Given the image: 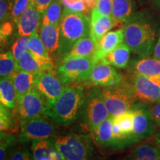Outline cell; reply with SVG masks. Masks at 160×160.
I'll use <instances>...</instances> for the list:
<instances>
[{
	"label": "cell",
	"instance_id": "obj_24",
	"mask_svg": "<svg viewBox=\"0 0 160 160\" xmlns=\"http://www.w3.org/2000/svg\"><path fill=\"white\" fill-rule=\"evenodd\" d=\"M131 51L128 46L122 42L106 55L100 62L109 64L118 68H125L128 64Z\"/></svg>",
	"mask_w": 160,
	"mask_h": 160
},
{
	"label": "cell",
	"instance_id": "obj_36",
	"mask_svg": "<svg viewBox=\"0 0 160 160\" xmlns=\"http://www.w3.org/2000/svg\"><path fill=\"white\" fill-rule=\"evenodd\" d=\"M9 108L0 105V129L1 132L8 130L12 125V117L9 112Z\"/></svg>",
	"mask_w": 160,
	"mask_h": 160
},
{
	"label": "cell",
	"instance_id": "obj_39",
	"mask_svg": "<svg viewBox=\"0 0 160 160\" xmlns=\"http://www.w3.org/2000/svg\"><path fill=\"white\" fill-rule=\"evenodd\" d=\"M15 24L13 22L6 21L5 22L1 23V31H0V35H1V45H5L7 42L8 39L11 37L13 31V25Z\"/></svg>",
	"mask_w": 160,
	"mask_h": 160
},
{
	"label": "cell",
	"instance_id": "obj_13",
	"mask_svg": "<svg viewBox=\"0 0 160 160\" xmlns=\"http://www.w3.org/2000/svg\"><path fill=\"white\" fill-rule=\"evenodd\" d=\"M91 84L100 87H112L123 83V76L117 70L103 62H98L89 77Z\"/></svg>",
	"mask_w": 160,
	"mask_h": 160
},
{
	"label": "cell",
	"instance_id": "obj_17",
	"mask_svg": "<svg viewBox=\"0 0 160 160\" xmlns=\"http://www.w3.org/2000/svg\"><path fill=\"white\" fill-rule=\"evenodd\" d=\"M42 13H41L32 5L26 11L20 18L18 22V33L19 36L30 37L35 32L38 31L39 26L41 25Z\"/></svg>",
	"mask_w": 160,
	"mask_h": 160
},
{
	"label": "cell",
	"instance_id": "obj_4",
	"mask_svg": "<svg viewBox=\"0 0 160 160\" xmlns=\"http://www.w3.org/2000/svg\"><path fill=\"white\" fill-rule=\"evenodd\" d=\"M55 149L67 160H93L95 151L88 136L68 133L51 140Z\"/></svg>",
	"mask_w": 160,
	"mask_h": 160
},
{
	"label": "cell",
	"instance_id": "obj_28",
	"mask_svg": "<svg viewBox=\"0 0 160 160\" xmlns=\"http://www.w3.org/2000/svg\"><path fill=\"white\" fill-rule=\"evenodd\" d=\"M62 0H53L42 15L41 25H59L62 16Z\"/></svg>",
	"mask_w": 160,
	"mask_h": 160
},
{
	"label": "cell",
	"instance_id": "obj_35",
	"mask_svg": "<svg viewBox=\"0 0 160 160\" xmlns=\"http://www.w3.org/2000/svg\"><path fill=\"white\" fill-rule=\"evenodd\" d=\"M14 142V137L12 136H5L3 132H1V146H0V160H8L10 146Z\"/></svg>",
	"mask_w": 160,
	"mask_h": 160
},
{
	"label": "cell",
	"instance_id": "obj_10",
	"mask_svg": "<svg viewBox=\"0 0 160 160\" xmlns=\"http://www.w3.org/2000/svg\"><path fill=\"white\" fill-rule=\"evenodd\" d=\"M34 88L45 97L49 107L55 102L66 87H64L57 73L52 69L35 73Z\"/></svg>",
	"mask_w": 160,
	"mask_h": 160
},
{
	"label": "cell",
	"instance_id": "obj_18",
	"mask_svg": "<svg viewBox=\"0 0 160 160\" xmlns=\"http://www.w3.org/2000/svg\"><path fill=\"white\" fill-rule=\"evenodd\" d=\"M124 38L125 33L123 28L106 33L98 44L97 49L93 55L97 62L101 61L106 55L113 51L120 44L124 42Z\"/></svg>",
	"mask_w": 160,
	"mask_h": 160
},
{
	"label": "cell",
	"instance_id": "obj_27",
	"mask_svg": "<svg viewBox=\"0 0 160 160\" xmlns=\"http://www.w3.org/2000/svg\"><path fill=\"white\" fill-rule=\"evenodd\" d=\"M113 119L119 125L122 133L125 138L126 145L131 143V137L133 133V110L126 112L123 114L114 116Z\"/></svg>",
	"mask_w": 160,
	"mask_h": 160
},
{
	"label": "cell",
	"instance_id": "obj_1",
	"mask_svg": "<svg viewBox=\"0 0 160 160\" xmlns=\"http://www.w3.org/2000/svg\"><path fill=\"white\" fill-rule=\"evenodd\" d=\"M124 42L139 57H149L156 45V31L153 24L143 14H135L124 25Z\"/></svg>",
	"mask_w": 160,
	"mask_h": 160
},
{
	"label": "cell",
	"instance_id": "obj_7",
	"mask_svg": "<svg viewBox=\"0 0 160 160\" xmlns=\"http://www.w3.org/2000/svg\"><path fill=\"white\" fill-rule=\"evenodd\" d=\"M104 101L110 115L119 116L133 110L137 98L131 85H121L101 88Z\"/></svg>",
	"mask_w": 160,
	"mask_h": 160
},
{
	"label": "cell",
	"instance_id": "obj_48",
	"mask_svg": "<svg viewBox=\"0 0 160 160\" xmlns=\"http://www.w3.org/2000/svg\"><path fill=\"white\" fill-rule=\"evenodd\" d=\"M139 1H143V0H139Z\"/></svg>",
	"mask_w": 160,
	"mask_h": 160
},
{
	"label": "cell",
	"instance_id": "obj_37",
	"mask_svg": "<svg viewBox=\"0 0 160 160\" xmlns=\"http://www.w3.org/2000/svg\"><path fill=\"white\" fill-rule=\"evenodd\" d=\"M62 2L66 8L71 9L74 11L81 12L84 14L88 13L85 2L83 0H62Z\"/></svg>",
	"mask_w": 160,
	"mask_h": 160
},
{
	"label": "cell",
	"instance_id": "obj_43",
	"mask_svg": "<svg viewBox=\"0 0 160 160\" xmlns=\"http://www.w3.org/2000/svg\"><path fill=\"white\" fill-rule=\"evenodd\" d=\"M153 53V57L159 59L160 61V29L159 31V33H158V39L157 40V42H156V45Z\"/></svg>",
	"mask_w": 160,
	"mask_h": 160
},
{
	"label": "cell",
	"instance_id": "obj_2",
	"mask_svg": "<svg viewBox=\"0 0 160 160\" xmlns=\"http://www.w3.org/2000/svg\"><path fill=\"white\" fill-rule=\"evenodd\" d=\"M85 93L79 87H66L55 102L48 108L47 116L59 125H68L80 115Z\"/></svg>",
	"mask_w": 160,
	"mask_h": 160
},
{
	"label": "cell",
	"instance_id": "obj_38",
	"mask_svg": "<svg viewBox=\"0 0 160 160\" xmlns=\"http://www.w3.org/2000/svg\"><path fill=\"white\" fill-rule=\"evenodd\" d=\"M95 8L100 14L112 17L113 0H97Z\"/></svg>",
	"mask_w": 160,
	"mask_h": 160
},
{
	"label": "cell",
	"instance_id": "obj_20",
	"mask_svg": "<svg viewBox=\"0 0 160 160\" xmlns=\"http://www.w3.org/2000/svg\"><path fill=\"white\" fill-rule=\"evenodd\" d=\"M97 49V45L91 36L83 37L76 42L66 53L62 59L73 57H93Z\"/></svg>",
	"mask_w": 160,
	"mask_h": 160
},
{
	"label": "cell",
	"instance_id": "obj_14",
	"mask_svg": "<svg viewBox=\"0 0 160 160\" xmlns=\"http://www.w3.org/2000/svg\"><path fill=\"white\" fill-rule=\"evenodd\" d=\"M16 64L17 70H21L33 73L53 69V63L51 59H45L37 57L29 51H26L16 62Z\"/></svg>",
	"mask_w": 160,
	"mask_h": 160
},
{
	"label": "cell",
	"instance_id": "obj_3",
	"mask_svg": "<svg viewBox=\"0 0 160 160\" xmlns=\"http://www.w3.org/2000/svg\"><path fill=\"white\" fill-rule=\"evenodd\" d=\"M90 22L83 13L65 8L59 23V54L64 57L78 40L90 35Z\"/></svg>",
	"mask_w": 160,
	"mask_h": 160
},
{
	"label": "cell",
	"instance_id": "obj_15",
	"mask_svg": "<svg viewBox=\"0 0 160 160\" xmlns=\"http://www.w3.org/2000/svg\"><path fill=\"white\" fill-rule=\"evenodd\" d=\"M115 25H117V24L112 17L100 14L95 8L91 11L90 36L93 38L97 46L102 38Z\"/></svg>",
	"mask_w": 160,
	"mask_h": 160
},
{
	"label": "cell",
	"instance_id": "obj_25",
	"mask_svg": "<svg viewBox=\"0 0 160 160\" xmlns=\"http://www.w3.org/2000/svg\"><path fill=\"white\" fill-rule=\"evenodd\" d=\"M0 102L1 105L9 109L14 108L17 103V91L11 77L1 79L0 82Z\"/></svg>",
	"mask_w": 160,
	"mask_h": 160
},
{
	"label": "cell",
	"instance_id": "obj_22",
	"mask_svg": "<svg viewBox=\"0 0 160 160\" xmlns=\"http://www.w3.org/2000/svg\"><path fill=\"white\" fill-rule=\"evenodd\" d=\"M134 15V7L132 0H113L112 18L117 25L125 24Z\"/></svg>",
	"mask_w": 160,
	"mask_h": 160
},
{
	"label": "cell",
	"instance_id": "obj_42",
	"mask_svg": "<svg viewBox=\"0 0 160 160\" xmlns=\"http://www.w3.org/2000/svg\"><path fill=\"white\" fill-rule=\"evenodd\" d=\"M150 112L156 124L160 125V101L152 106L150 108Z\"/></svg>",
	"mask_w": 160,
	"mask_h": 160
},
{
	"label": "cell",
	"instance_id": "obj_5",
	"mask_svg": "<svg viewBox=\"0 0 160 160\" xmlns=\"http://www.w3.org/2000/svg\"><path fill=\"white\" fill-rule=\"evenodd\" d=\"M80 116L83 125L90 131H93L111 116L105 105L101 89H91L85 94Z\"/></svg>",
	"mask_w": 160,
	"mask_h": 160
},
{
	"label": "cell",
	"instance_id": "obj_47",
	"mask_svg": "<svg viewBox=\"0 0 160 160\" xmlns=\"http://www.w3.org/2000/svg\"><path fill=\"white\" fill-rule=\"evenodd\" d=\"M159 149H160V144H159Z\"/></svg>",
	"mask_w": 160,
	"mask_h": 160
},
{
	"label": "cell",
	"instance_id": "obj_44",
	"mask_svg": "<svg viewBox=\"0 0 160 160\" xmlns=\"http://www.w3.org/2000/svg\"><path fill=\"white\" fill-rule=\"evenodd\" d=\"M85 2L86 7H87L88 11H92L95 8L96 3H97V0H83Z\"/></svg>",
	"mask_w": 160,
	"mask_h": 160
},
{
	"label": "cell",
	"instance_id": "obj_23",
	"mask_svg": "<svg viewBox=\"0 0 160 160\" xmlns=\"http://www.w3.org/2000/svg\"><path fill=\"white\" fill-rule=\"evenodd\" d=\"M113 116H109L92 131L95 141L102 147L113 148Z\"/></svg>",
	"mask_w": 160,
	"mask_h": 160
},
{
	"label": "cell",
	"instance_id": "obj_40",
	"mask_svg": "<svg viewBox=\"0 0 160 160\" xmlns=\"http://www.w3.org/2000/svg\"><path fill=\"white\" fill-rule=\"evenodd\" d=\"M8 160H31V155L24 149H17L11 151Z\"/></svg>",
	"mask_w": 160,
	"mask_h": 160
},
{
	"label": "cell",
	"instance_id": "obj_31",
	"mask_svg": "<svg viewBox=\"0 0 160 160\" xmlns=\"http://www.w3.org/2000/svg\"><path fill=\"white\" fill-rule=\"evenodd\" d=\"M28 51L37 57L45 58V59H51L39 37L38 31L30 36Z\"/></svg>",
	"mask_w": 160,
	"mask_h": 160
},
{
	"label": "cell",
	"instance_id": "obj_19",
	"mask_svg": "<svg viewBox=\"0 0 160 160\" xmlns=\"http://www.w3.org/2000/svg\"><path fill=\"white\" fill-rule=\"evenodd\" d=\"M131 68L137 74L160 79V61L154 57H139L131 62Z\"/></svg>",
	"mask_w": 160,
	"mask_h": 160
},
{
	"label": "cell",
	"instance_id": "obj_33",
	"mask_svg": "<svg viewBox=\"0 0 160 160\" xmlns=\"http://www.w3.org/2000/svg\"><path fill=\"white\" fill-rule=\"evenodd\" d=\"M31 0H15L11 13V20L15 25H18L20 18L29 8Z\"/></svg>",
	"mask_w": 160,
	"mask_h": 160
},
{
	"label": "cell",
	"instance_id": "obj_30",
	"mask_svg": "<svg viewBox=\"0 0 160 160\" xmlns=\"http://www.w3.org/2000/svg\"><path fill=\"white\" fill-rule=\"evenodd\" d=\"M17 70V64L11 51L1 53L0 55V77L1 79L11 77Z\"/></svg>",
	"mask_w": 160,
	"mask_h": 160
},
{
	"label": "cell",
	"instance_id": "obj_46",
	"mask_svg": "<svg viewBox=\"0 0 160 160\" xmlns=\"http://www.w3.org/2000/svg\"><path fill=\"white\" fill-rule=\"evenodd\" d=\"M156 2H157V4L158 5V6L160 8V0H155Z\"/></svg>",
	"mask_w": 160,
	"mask_h": 160
},
{
	"label": "cell",
	"instance_id": "obj_11",
	"mask_svg": "<svg viewBox=\"0 0 160 160\" xmlns=\"http://www.w3.org/2000/svg\"><path fill=\"white\" fill-rule=\"evenodd\" d=\"M133 125L131 143L151 137L156 130V122L151 117L150 109L142 104L135 105L133 108Z\"/></svg>",
	"mask_w": 160,
	"mask_h": 160
},
{
	"label": "cell",
	"instance_id": "obj_6",
	"mask_svg": "<svg viewBox=\"0 0 160 160\" xmlns=\"http://www.w3.org/2000/svg\"><path fill=\"white\" fill-rule=\"evenodd\" d=\"M97 62L93 56L62 59L57 68V75L64 85L82 82L89 79Z\"/></svg>",
	"mask_w": 160,
	"mask_h": 160
},
{
	"label": "cell",
	"instance_id": "obj_50",
	"mask_svg": "<svg viewBox=\"0 0 160 160\" xmlns=\"http://www.w3.org/2000/svg\"><path fill=\"white\" fill-rule=\"evenodd\" d=\"M128 160H131V159H128Z\"/></svg>",
	"mask_w": 160,
	"mask_h": 160
},
{
	"label": "cell",
	"instance_id": "obj_9",
	"mask_svg": "<svg viewBox=\"0 0 160 160\" xmlns=\"http://www.w3.org/2000/svg\"><path fill=\"white\" fill-rule=\"evenodd\" d=\"M55 133L54 125L45 117H39L21 122L19 140L22 142H27L48 139L53 137Z\"/></svg>",
	"mask_w": 160,
	"mask_h": 160
},
{
	"label": "cell",
	"instance_id": "obj_41",
	"mask_svg": "<svg viewBox=\"0 0 160 160\" xmlns=\"http://www.w3.org/2000/svg\"><path fill=\"white\" fill-rule=\"evenodd\" d=\"M53 0H31V3L37 10L41 13H45L48 6L51 5Z\"/></svg>",
	"mask_w": 160,
	"mask_h": 160
},
{
	"label": "cell",
	"instance_id": "obj_45",
	"mask_svg": "<svg viewBox=\"0 0 160 160\" xmlns=\"http://www.w3.org/2000/svg\"><path fill=\"white\" fill-rule=\"evenodd\" d=\"M156 141H157V142L159 144H160V132L159 133H157V135L156 136Z\"/></svg>",
	"mask_w": 160,
	"mask_h": 160
},
{
	"label": "cell",
	"instance_id": "obj_49",
	"mask_svg": "<svg viewBox=\"0 0 160 160\" xmlns=\"http://www.w3.org/2000/svg\"><path fill=\"white\" fill-rule=\"evenodd\" d=\"M13 1H15V0H13Z\"/></svg>",
	"mask_w": 160,
	"mask_h": 160
},
{
	"label": "cell",
	"instance_id": "obj_26",
	"mask_svg": "<svg viewBox=\"0 0 160 160\" xmlns=\"http://www.w3.org/2000/svg\"><path fill=\"white\" fill-rule=\"evenodd\" d=\"M130 159L160 160V149L152 144H142L136 148Z\"/></svg>",
	"mask_w": 160,
	"mask_h": 160
},
{
	"label": "cell",
	"instance_id": "obj_29",
	"mask_svg": "<svg viewBox=\"0 0 160 160\" xmlns=\"http://www.w3.org/2000/svg\"><path fill=\"white\" fill-rule=\"evenodd\" d=\"M54 148L51 140L43 139L33 142L32 152L33 160H51L52 151Z\"/></svg>",
	"mask_w": 160,
	"mask_h": 160
},
{
	"label": "cell",
	"instance_id": "obj_12",
	"mask_svg": "<svg viewBox=\"0 0 160 160\" xmlns=\"http://www.w3.org/2000/svg\"><path fill=\"white\" fill-rule=\"evenodd\" d=\"M131 86L137 100L148 103L160 101V79L134 73Z\"/></svg>",
	"mask_w": 160,
	"mask_h": 160
},
{
	"label": "cell",
	"instance_id": "obj_34",
	"mask_svg": "<svg viewBox=\"0 0 160 160\" xmlns=\"http://www.w3.org/2000/svg\"><path fill=\"white\" fill-rule=\"evenodd\" d=\"M14 1L0 0V21L1 23L11 19V13Z\"/></svg>",
	"mask_w": 160,
	"mask_h": 160
},
{
	"label": "cell",
	"instance_id": "obj_21",
	"mask_svg": "<svg viewBox=\"0 0 160 160\" xmlns=\"http://www.w3.org/2000/svg\"><path fill=\"white\" fill-rule=\"evenodd\" d=\"M11 77L17 91V101H19L24 94L34 88L35 73L16 70Z\"/></svg>",
	"mask_w": 160,
	"mask_h": 160
},
{
	"label": "cell",
	"instance_id": "obj_8",
	"mask_svg": "<svg viewBox=\"0 0 160 160\" xmlns=\"http://www.w3.org/2000/svg\"><path fill=\"white\" fill-rule=\"evenodd\" d=\"M17 104V115L22 121L47 116V100L35 88L24 94Z\"/></svg>",
	"mask_w": 160,
	"mask_h": 160
},
{
	"label": "cell",
	"instance_id": "obj_16",
	"mask_svg": "<svg viewBox=\"0 0 160 160\" xmlns=\"http://www.w3.org/2000/svg\"><path fill=\"white\" fill-rule=\"evenodd\" d=\"M39 37L50 57H54L59 54L60 48L59 25H41L39 28Z\"/></svg>",
	"mask_w": 160,
	"mask_h": 160
},
{
	"label": "cell",
	"instance_id": "obj_32",
	"mask_svg": "<svg viewBox=\"0 0 160 160\" xmlns=\"http://www.w3.org/2000/svg\"><path fill=\"white\" fill-rule=\"evenodd\" d=\"M30 37L19 36L12 46L11 52L15 61L17 62L26 51H28V42Z\"/></svg>",
	"mask_w": 160,
	"mask_h": 160
}]
</instances>
